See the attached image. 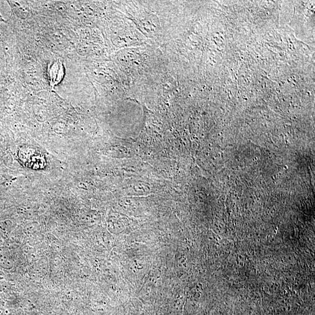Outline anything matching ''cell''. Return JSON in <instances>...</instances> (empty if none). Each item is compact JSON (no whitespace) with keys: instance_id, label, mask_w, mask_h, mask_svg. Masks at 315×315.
I'll return each mask as SVG.
<instances>
[{"instance_id":"obj_1","label":"cell","mask_w":315,"mask_h":315,"mask_svg":"<svg viewBox=\"0 0 315 315\" xmlns=\"http://www.w3.org/2000/svg\"><path fill=\"white\" fill-rule=\"evenodd\" d=\"M14 266V262L8 249L6 247H0V267L2 268L10 270Z\"/></svg>"},{"instance_id":"obj_2","label":"cell","mask_w":315,"mask_h":315,"mask_svg":"<svg viewBox=\"0 0 315 315\" xmlns=\"http://www.w3.org/2000/svg\"><path fill=\"white\" fill-rule=\"evenodd\" d=\"M4 178L1 175H0V185L3 184Z\"/></svg>"}]
</instances>
